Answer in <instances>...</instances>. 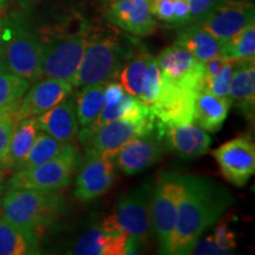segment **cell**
Here are the masks:
<instances>
[{"mask_svg":"<svg viewBox=\"0 0 255 255\" xmlns=\"http://www.w3.org/2000/svg\"><path fill=\"white\" fill-rule=\"evenodd\" d=\"M233 201L232 193L222 184L208 177L184 175V193L168 254L191 253L196 241L219 221Z\"/></svg>","mask_w":255,"mask_h":255,"instance_id":"1","label":"cell"},{"mask_svg":"<svg viewBox=\"0 0 255 255\" xmlns=\"http://www.w3.org/2000/svg\"><path fill=\"white\" fill-rule=\"evenodd\" d=\"M64 207L63 197L55 191L9 188L2 199L1 218L38 231L56 222Z\"/></svg>","mask_w":255,"mask_h":255,"instance_id":"2","label":"cell"},{"mask_svg":"<svg viewBox=\"0 0 255 255\" xmlns=\"http://www.w3.org/2000/svg\"><path fill=\"white\" fill-rule=\"evenodd\" d=\"M132 53L115 37L88 38L82 62L71 84L82 88L117 79L121 69Z\"/></svg>","mask_w":255,"mask_h":255,"instance_id":"3","label":"cell"},{"mask_svg":"<svg viewBox=\"0 0 255 255\" xmlns=\"http://www.w3.org/2000/svg\"><path fill=\"white\" fill-rule=\"evenodd\" d=\"M152 186L143 183L117 201L114 213L102 222L101 228L108 233L127 234L135 244H145L150 238V201Z\"/></svg>","mask_w":255,"mask_h":255,"instance_id":"4","label":"cell"},{"mask_svg":"<svg viewBox=\"0 0 255 255\" xmlns=\"http://www.w3.org/2000/svg\"><path fill=\"white\" fill-rule=\"evenodd\" d=\"M184 193V175L165 173L152 188L150 219L152 233L159 242L162 254H168L169 244L177 219L178 203Z\"/></svg>","mask_w":255,"mask_h":255,"instance_id":"5","label":"cell"},{"mask_svg":"<svg viewBox=\"0 0 255 255\" xmlns=\"http://www.w3.org/2000/svg\"><path fill=\"white\" fill-rule=\"evenodd\" d=\"M76 162L77 148L70 141L57 157L34 167L17 170V173L9 178L7 188L44 191L59 190L70 183Z\"/></svg>","mask_w":255,"mask_h":255,"instance_id":"6","label":"cell"},{"mask_svg":"<svg viewBox=\"0 0 255 255\" xmlns=\"http://www.w3.org/2000/svg\"><path fill=\"white\" fill-rule=\"evenodd\" d=\"M41 41L34 34L20 26L1 31L0 50L4 57L6 70L28 82L41 78Z\"/></svg>","mask_w":255,"mask_h":255,"instance_id":"7","label":"cell"},{"mask_svg":"<svg viewBox=\"0 0 255 255\" xmlns=\"http://www.w3.org/2000/svg\"><path fill=\"white\" fill-rule=\"evenodd\" d=\"M87 41V34L79 32L41 44V78H57L71 83L82 62Z\"/></svg>","mask_w":255,"mask_h":255,"instance_id":"8","label":"cell"},{"mask_svg":"<svg viewBox=\"0 0 255 255\" xmlns=\"http://www.w3.org/2000/svg\"><path fill=\"white\" fill-rule=\"evenodd\" d=\"M254 17V4L251 0H216L212 8L196 23L222 44L242 28L253 24Z\"/></svg>","mask_w":255,"mask_h":255,"instance_id":"9","label":"cell"},{"mask_svg":"<svg viewBox=\"0 0 255 255\" xmlns=\"http://www.w3.org/2000/svg\"><path fill=\"white\" fill-rule=\"evenodd\" d=\"M162 82L169 87L200 91L203 88V63L182 46L174 44L156 57Z\"/></svg>","mask_w":255,"mask_h":255,"instance_id":"10","label":"cell"},{"mask_svg":"<svg viewBox=\"0 0 255 255\" xmlns=\"http://www.w3.org/2000/svg\"><path fill=\"white\" fill-rule=\"evenodd\" d=\"M222 176L235 187H244L255 173V145L247 135L223 143L213 151Z\"/></svg>","mask_w":255,"mask_h":255,"instance_id":"11","label":"cell"},{"mask_svg":"<svg viewBox=\"0 0 255 255\" xmlns=\"http://www.w3.org/2000/svg\"><path fill=\"white\" fill-rule=\"evenodd\" d=\"M156 128L155 116L142 119H119L98 128L89 136L88 151L102 154L107 157L127 142L145 135Z\"/></svg>","mask_w":255,"mask_h":255,"instance_id":"12","label":"cell"},{"mask_svg":"<svg viewBox=\"0 0 255 255\" xmlns=\"http://www.w3.org/2000/svg\"><path fill=\"white\" fill-rule=\"evenodd\" d=\"M165 151L164 142L156 130L127 142L109 156L115 167L127 175L141 173L156 163Z\"/></svg>","mask_w":255,"mask_h":255,"instance_id":"13","label":"cell"},{"mask_svg":"<svg viewBox=\"0 0 255 255\" xmlns=\"http://www.w3.org/2000/svg\"><path fill=\"white\" fill-rule=\"evenodd\" d=\"M115 178L113 161L98 152L88 151L87 159L76 180L73 195L83 202L97 199L113 187Z\"/></svg>","mask_w":255,"mask_h":255,"instance_id":"14","label":"cell"},{"mask_svg":"<svg viewBox=\"0 0 255 255\" xmlns=\"http://www.w3.org/2000/svg\"><path fill=\"white\" fill-rule=\"evenodd\" d=\"M157 132L165 148L186 159L200 157L208 151L212 138L196 124H174L158 122Z\"/></svg>","mask_w":255,"mask_h":255,"instance_id":"15","label":"cell"},{"mask_svg":"<svg viewBox=\"0 0 255 255\" xmlns=\"http://www.w3.org/2000/svg\"><path fill=\"white\" fill-rule=\"evenodd\" d=\"M30 89V88H28ZM75 87L68 81L57 78H44L34 82L26 91L17 108L18 120L36 117L50 110L72 94Z\"/></svg>","mask_w":255,"mask_h":255,"instance_id":"16","label":"cell"},{"mask_svg":"<svg viewBox=\"0 0 255 255\" xmlns=\"http://www.w3.org/2000/svg\"><path fill=\"white\" fill-rule=\"evenodd\" d=\"M110 24L137 37L150 36L156 20L146 0H115L105 12Z\"/></svg>","mask_w":255,"mask_h":255,"instance_id":"17","label":"cell"},{"mask_svg":"<svg viewBox=\"0 0 255 255\" xmlns=\"http://www.w3.org/2000/svg\"><path fill=\"white\" fill-rule=\"evenodd\" d=\"M135 242L127 234L108 233L98 228L85 232L76 244L73 254L81 255H126L135 253Z\"/></svg>","mask_w":255,"mask_h":255,"instance_id":"18","label":"cell"},{"mask_svg":"<svg viewBox=\"0 0 255 255\" xmlns=\"http://www.w3.org/2000/svg\"><path fill=\"white\" fill-rule=\"evenodd\" d=\"M228 100L247 119H253L255 108V58L237 60L229 84Z\"/></svg>","mask_w":255,"mask_h":255,"instance_id":"19","label":"cell"},{"mask_svg":"<svg viewBox=\"0 0 255 255\" xmlns=\"http://www.w3.org/2000/svg\"><path fill=\"white\" fill-rule=\"evenodd\" d=\"M41 131L49 133L62 142H70L79 132V123L76 114L75 101L68 100L36 116Z\"/></svg>","mask_w":255,"mask_h":255,"instance_id":"20","label":"cell"},{"mask_svg":"<svg viewBox=\"0 0 255 255\" xmlns=\"http://www.w3.org/2000/svg\"><path fill=\"white\" fill-rule=\"evenodd\" d=\"M231 107L228 97H219L201 89L194 102L193 123L205 131L218 132L227 119Z\"/></svg>","mask_w":255,"mask_h":255,"instance_id":"21","label":"cell"},{"mask_svg":"<svg viewBox=\"0 0 255 255\" xmlns=\"http://www.w3.org/2000/svg\"><path fill=\"white\" fill-rule=\"evenodd\" d=\"M40 253L38 231L0 219V255H34Z\"/></svg>","mask_w":255,"mask_h":255,"instance_id":"22","label":"cell"},{"mask_svg":"<svg viewBox=\"0 0 255 255\" xmlns=\"http://www.w3.org/2000/svg\"><path fill=\"white\" fill-rule=\"evenodd\" d=\"M148 116H154L150 108L126 92L119 101L114 102V103H104L103 109L98 115L97 120L92 123L90 128L83 129L81 131V141L87 142L92 132L96 131L103 124L111 122V121L119 119H142V117Z\"/></svg>","mask_w":255,"mask_h":255,"instance_id":"23","label":"cell"},{"mask_svg":"<svg viewBox=\"0 0 255 255\" xmlns=\"http://www.w3.org/2000/svg\"><path fill=\"white\" fill-rule=\"evenodd\" d=\"M175 44L182 46L202 63L219 56L221 50V43L196 21L182 26L177 32Z\"/></svg>","mask_w":255,"mask_h":255,"instance_id":"24","label":"cell"},{"mask_svg":"<svg viewBox=\"0 0 255 255\" xmlns=\"http://www.w3.org/2000/svg\"><path fill=\"white\" fill-rule=\"evenodd\" d=\"M39 131L36 117H26L18 121L12 135L5 169L19 170Z\"/></svg>","mask_w":255,"mask_h":255,"instance_id":"25","label":"cell"},{"mask_svg":"<svg viewBox=\"0 0 255 255\" xmlns=\"http://www.w3.org/2000/svg\"><path fill=\"white\" fill-rule=\"evenodd\" d=\"M104 87L105 83L85 85L76 97V114L79 128L88 129L97 120L104 107Z\"/></svg>","mask_w":255,"mask_h":255,"instance_id":"26","label":"cell"},{"mask_svg":"<svg viewBox=\"0 0 255 255\" xmlns=\"http://www.w3.org/2000/svg\"><path fill=\"white\" fill-rule=\"evenodd\" d=\"M151 58L150 53L145 51L133 52L127 60L123 68L117 76L119 82L127 94L133 96L138 100L142 92L143 82H144L146 66Z\"/></svg>","mask_w":255,"mask_h":255,"instance_id":"27","label":"cell"},{"mask_svg":"<svg viewBox=\"0 0 255 255\" xmlns=\"http://www.w3.org/2000/svg\"><path fill=\"white\" fill-rule=\"evenodd\" d=\"M154 18L171 27L190 24L187 0H146Z\"/></svg>","mask_w":255,"mask_h":255,"instance_id":"28","label":"cell"},{"mask_svg":"<svg viewBox=\"0 0 255 255\" xmlns=\"http://www.w3.org/2000/svg\"><path fill=\"white\" fill-rule=\"evenodd\" d=\"M220 55L231 60L255 58V25H248L221 44Z\"/></svg>","mask_w":255,"mask_h":255,"instance_id":"29","label":"cell"},{"mask_svg":"<svg viewBox=\"0 0 255 255\" xmlns=\"http://www.w3.org/2000/svg\"><path fill=\"white\" fill-rule=\"evenodd\" d=\"M68 143L69 142L59 141V139L40 130L36 137V141L31 146L30 151H28L27 156L25 157L19 169L34 167V165L41 164L57 157L64 150Z\"/></svg>","mask_w":255,"mask_h":255,"instance_id":"30","label":"cell"},{"mask_svg":"<svg viewBox=\"0 0 255 255\" xmlns=\"http://www.w3.org/2000/svg\"><path fill=\"white\" fill-rule=\"evenodd\" d=\"M30 82L11 72L0 73V109L20 103Z\"/></svg>","mask_w":255,"mask_h":255,"instance_id":"31","label":"cell"},{"mask_svg":"<svg viewBox=\"0 0 255 255\" xmlns=\"http://www.w3.org/2000/svg\"><path fill=\"white\" fill-rule=\"evenodd\" d=\"M162 87H163V82H162L161 70H159L156 57L151 56L148 66H146L142 92L139 95L138 100L142 103L148 105L149 108H151L158 101L162 92Z\"/></svg>","mask_w":255,"mask_h":255,"instance_id":"32","label":"cell"},{"mask_svg":"<svg viewBox=\"0 0 255 255\" xmlns=\"http://www.w3.org/2000/svg\"><path fill=\"white\" fill-rule=\"evenodd\" d=\"M18 105L0 109V168H5L12 135L19 121L17 117Z\"/></svg>","mask_w":255,"mask_h":255,"instance_id":"33","label":"cell"},{"mask_svg":"<svg viewBox=\"0 0 255 255\" xmlns=\"http://www.w3.org/2000/svg\"><path fill=\"white\" fill-rule=\"evenodd\" d=\"M235 63H237V60L227 59L221 71L213 78L203 83L202 89H205L210 94L219 96V97H228L229 84H231V78L233 71H234Z\"/></svg>","mask_w":255,"mask_h":255,"instance_id":"34","label":"cell"},{"mask_svg":"<svg viewBox=\"0 0 255 255\" xmlns=\"http://www.w3.org/2000/svg\"><path fill=\"white\" fill-rule=\"evenodd\" d=\"M212 241L214 242L215 246H218L223 251H231L233 248L237 247L235 234L226 223H222V221L215 227Z\"/></svg>","mask_w":255,"mask_h":255,"instance_id":"35","label":"cell"},{"mask_svg":"<svg viewBox=\"0 0 255 255\" xmlns=\"http://www.w3.org/2000/svg\"><path fill=\"white\" fill-rule=\"evenodd\" d=\"M216 0H187L191 23L197 21L212 8Z\"/></svg>","mask_w":255,"mask_h":255,"instance_id":"36","label":"cell"},{"mask_svg":"<svg viewBox=\"0 0 255 255\" xmlns=\"http://www.w3.org/2000/svg\"><path fill=\"white\" fill-rule=\"evenodd\" d=\"M226 62H227V58H225L221 55L203 62V83L218 75Z\"/></svg>","mask_w":255,"mask_h":255,"instance_id":"37","label":"cell"},{"mask_svg":"<svg viewBox=\"0 0 255 255\" xmlns=\"http://www.w3.org/2000/svg\"><path fill=\"white\" fill-rule=\"evenodd\" d=\"M5 195V182H4V173L0 168V214H1V207H2V199Z\"/></svg>","mask_w":255,"mask_h":255,"instance_id":"38","label":"cell"},{"mask_svg":"<svg viewBox=\"0 0 255 255\" xmlns=\"http://www.w3.org/2000/svg\"><path fill=\"white\" fill-rule=\"evenodd\" d=\"M6 71H7V70H6V64H5L4 57H2L1 50H0V73L6 72Z\"/></svg>","mask_w":255,"mask_h":255,"instance_id":"39","label":"cell"},{"mask_svg":"<svg viewBox=\"0 0 255 255\" xmlns=\"http://www.w3.org/2000/svg\"><path fill=\"white\" fill-rule=\"evenodd\" d=\"M5 1L6 0H0V8L2 7V6H4V4H5Z\"/></svg>","mask_w":255,"mask_h":255,"instance_id":"40","label":"cell"},{"mask_svg":"<svg viewBox=\"0 0 255 255\" xmlns=\"http://www.w3.org/2000/svg\"><path fill=\"white\" fill-rule=\"evenodd\" d=\"M104 1H107V2H113V1H115V0H104Z\"/></svg>","mask_w":255,"mask_h":255,"instance_id":"41","label":"cell"}]
</instances>
